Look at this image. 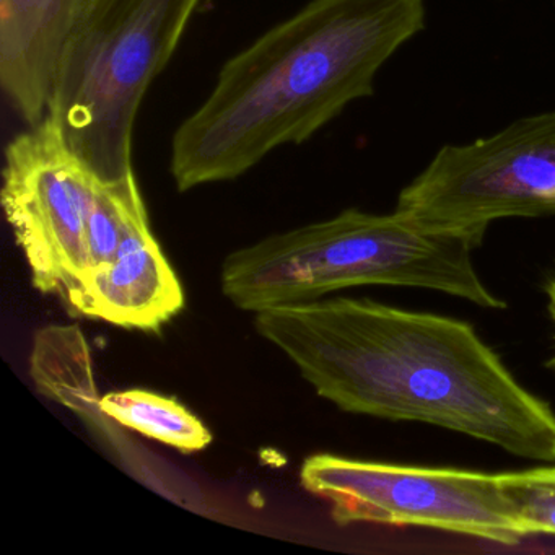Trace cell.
Returning <instances> with one entry per match:
<instances>
[{
    "label": "cell",
    "mask_w": 555,
    "mask_h": 555,
    "mask_svg": "<svg viewBox=\"0 0 555 555\" xmlns=\"http://www.w3.org/2000/svg\"><path fill=\"white\" fill-rule=\"evenodd\" d=\"M100 405L103 414L116 424L183 453L201 451L212 443L209 428L183 404L167 396L144 389H128L103 396Z\"/></svg>",
    "instance_id": "obj_11"
},
{
    "label": "cell",
    "mask_w": 555,
    "mask_h": 555,
    "mask_svg": "<svg viewBox=\"0 0 555 555\" xmlns=\"http://www.w3.org/2000/svg\"><path fill=\"white\" fill-rule=\"evenodd\" d=\"M201 0H87L54 74L48 118L105 181L132 170L142 100L180 47Z\"/></svg>",
    "instance_id": "obj_4"
},
{
    "label": "cell",
    "mask_w": 555,
    "mask_h": 555,
    "mask_svg": "<svg viewBox=\"0 0 555 555\" xmlns=\"http://www.w3.org/2000/svg\"><path fill=\"white\" fill-rule=\"evenodd\" d=\"M31 376L38 389L54 401L90 415L103 414L102 398L93 383L89 346L76 326H50L37 334Z\"/></svg>",
    "instance_id": "obj_10"
},
{
    "label": "cell",
    "mask_w": 555,
    "mask_h": 555,
    "mask_svg": "<svg viewBox=\"0 0 555 555\" xmlns=\"http://www.w3.org/2000/svg\"><path fill=\"white\" fill-rule=\"evenodd\" d=\"M147 220V209L134 173L122 180L105 181L87 222L86 266L80 281L109 264L129 230Z\"/></svg>",
    "instance_id": "obj_12"
},
{
    "label": "cell",
    "mask_w": 555,
    "mask_h": 555,
    "mask_svg": "<svg viewBox=\"0 0 555 555\" xmlns=\"http://www.w3.org/2000/svg\"><path fill=\"white\" fill-rule=\"evenodd\" d=\"M545 295H547L548 314H551L552 321H554L555 324V272L552 274V278L548 279L547 284H545ZM545 369L555 373V353L545 362Z\"/></svg>",
    "instance_id": "obj_14"
},
{
    "label": "cell",
    "mask_w": 555,
    "mask_h": 555,
    "mask_svg": "<svg viewBox=\"0 0 555 555\" xmlns=\"http://www.w3.org/2000/svg\"><path fill=\"white\" fill-rule=\"evenodd\" d=\"M70 313L126 330L158 331L184 308V292L147 222L129 230L115 259L63 295Z\"/></svg>",
    "instance_id": "obj_8"
},
{
    "label": "cell",
    "mask_w": 555,
    "mask_h": 555,
    "mask_svg": "<svg viewBox=\"0 0 555 555\" xmlns=\"http://www.w3.org/2000/svg\"><path fill=\"white\" fill-rule=\"evenodd\" d=\"M395 210L476 248L496 220L555 216V112L470 144L444 145L399 193Z\"/></svg>",
    "instance_id": "obj_5"
},
{
    "label": "cell",
    "mask_w": 555,
    "mask_h": 555,
    "mask_svg": "<svg viewBox=\"0 0 555 555\" xmlns=\"http://www.w3.org/2000/svg\"><path fill=\"white\" fill-rule=\"evenodd\" d=\"M105 180L44 118L5 149L2 207L35 287L63 297L86 266V229Z\"/></svg>",
    "instance_id": "obj_7"
},
{
    "label": "cell",
    "mask_w": 555,
    "mask_h": 555,
    "mask_svg": "<svg viewBox=\"0 0 555 555\" xmlns=\"http://www.w3.org/2000/svg\"><path fill=\"white\" fill-rule=\"evenodd\" d=\"M474 249L467 240L428 232L396 210L347 209L232 253L223 261L222 292L240 310L255 313L362 285L428 288L503 310L506 301L477 274Z\"/></svg>",
    "instance_id": "obj_3"
},
{
    "label": "cell",
    "mask_w": 555,
    "mask_h": 555,
    "mask_svg": "<svg viewBox=\"0 0 555 555\" xmlns=\"http://www.w3.org/2000/svg\"><path fill=\"white\" fill-rule=\"evenodd\" d=\"M499 477L528 535H555V466L503 473Z\"/></svg>",
    "instance_id": "obj_13"
},
{
    "label": "cell",
    "mask_w": 555,
    "mask_h": 555,
    "mask_svg": "<svg viewBox=\"0 0 555 555\" xmlns=\"http://www.w3.org/2000/svg\"><path fill=\"white\" fill-rule=\"evenodd\" d=\"M300 480L308 492L330 502L340 526H417L503 545L528 538L499 474L321 453L305 461Z\"/></svg>",
    "instance_id": "obj_6"
},
{
    "label": "cell",
    "mask_w": 555,
    "mask_h": 555,
    "mask_svg": "<svg viewBox=\"0 0 555 555\" xmlns=\"http://www.w3.org/2000/svg\"><path fill=\"white\" fill-rule=\"evenodd\" d=\"M424 0H310L230 57L171 141L181 193L232 181L284 145L304 144L425 30Z\"/></svg>",
    "instance_id": "obj_2"
},
{
    "label": "cell",
    "mask_w": 555,
    "mask_h": 555,
    "mask_svg": "<svg viewBox=\"0 0 555 555\" xmlns=\"http://www.w3.org/2000/svg\"><path fill=\"white\" fill-rule=\"evenodd\" d=\"M255 326L343 411L435 425L525 460L555 461L554 409L466 321L337 297L259 311Z\"/></svg>",
    "instance_id": "obj_1"
},
{
    "label": "cell",
    "mask_w": 555,
    "mask_h": 555,
    "mask_svg": "<svg viewBox=\"0 0 555 555\" xmlns=\"http://www.w3.org/2000/svg\"><path fill=\"white\" fill-rule=\"evenodd\" d=\"M87 0H0V86L30 126L47 118L54 74Z\"/></svg>",
    "instance_id": "obj_9"
}]
</instances>
